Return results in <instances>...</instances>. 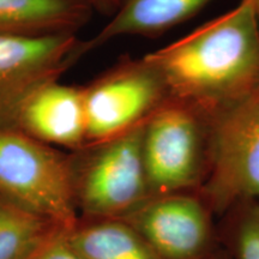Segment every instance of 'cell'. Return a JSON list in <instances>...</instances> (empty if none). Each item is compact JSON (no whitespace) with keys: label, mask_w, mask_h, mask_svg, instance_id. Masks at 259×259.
Masks as SVG:
<instances>
[{"label":"cell","mask_w":259,"mask_h":259,"mask_svg":"<svg viewBox=\"0 0 259 259\" xmlns=\"http://www.w3.org/2000/svg\"><path fill=\"white\" fill-rule=\"evenodd\" d=\"M170 99L216 112L259 84V22L254 0H240L168 46L144 56Z\"/></svg>","instance_id":"obj_1"},{"label":"cell","mask_w":259,"mask_h":259,"mask_svg":"<svg viewBox=\"0 0 259 259\" xmlns=\"http://www.w3.org/2000/svg\"><path fill=\"white\" fill-rule=\"evenodd\" d=\"M142 154L149 198L199 192L210 170V115L190 103L168 100L144 122Z\"/></svg>","instance_id":"obj_2"},{"label":"cell","mask_w":259,"mask_h":259,"mask_svg":"<svg viewBox=\"0 0 259 259\" xmlns=\"http://www.w3.org/2000/svg\"><path fill=\"white\" fill-rule=\"evenodd\" d=\"M143 125L70 153L79 218L124 219L149 198L142 154Z\"/></svg>","instance_id":"obj_3"},{"label":"cell","mask_w":259,"mask_h":259,"mask_svg":"<svg viewBox=\"0 0 259 259\" xmlns=\"http://www.w3.org/2000/svg\"><path fill=\"white\" fill-rule=\"evenodd\" d=\"M0 196L64 229L79 219L70 153L12 126L0 127Z\"/></svg>","instance_id":"obj_4"},{"label":"cell","mask_w":259,"mask_h":259,"mask_svg":"<svg viewBox=\"0 0 259 259\" xmlns=\"http://www.w3.org/2000/svg\"><path fill=\"white\" fill-rule=\"evenodd\" d=\"M209 115L210 170L198 193L220 219L235 204L259 202V84Z\"/></svg>","instance_id":"obj_5"},{"label":"cell","mask_w":259,"mask_h":259,"mask_svg":"<svg viewBox=\"0 0 259 259\" xmlns=\"http://www.w3.org/2000/svg\"><path fill=\"white\" fill-rule=\"evenodd\" d=\"M170 100L161 73L147 58H122L84 85L87 143L118 137Z\"/></svg>","instance_id":"obj_6"},{"label":"cell","mask_w":259,"mask_h":259,"mask_svg":"<svg viewBox=\"0 0 259 259\" xmlns=\"http://www.w3.org/2000/svg\"><path fill=\"white\" fill-rule=\"evenodd\" d=\"M216 216L198 192L150 197L124 218L161 259H206L220 247Z\"/></svg>","instance_id":"obj_7"},{"label":"cell","mask_w":259,"mask_h":259,"mask_svg":"<svg viewBox=\"0 0 259 259\" xmlns=\"http://www.w3.org/2000/svg\"><path fill=\"white\" fill-rule=\"evenodd\" d=\"M85 54L77 34H0V127L11 126L24 100Z\"/></svg>","instance_id":"obj_8"},{"label":"cell","mask_w":259,"mask_h":259,"mask_svg":"<svg viewBox=\"0 0 259 259\" xmlns=\"http://www.w3.org/2000/svg\"><path fill=\"white\" fill-rule=\"evenodd\" d=\"M11 126L67 153L78 150L87 143L84 85L45 84L19 106Z\"/></svg>","instance_id":"obj_9"},{"label":"cell","mask_w":259,"mask_h":259,"mask_svg":"<svg viewBox=\"0 0 259 259\" xmlns=\"http://www.w3.org/2000/svg\"><path fill=\"white\" fill-rule=\"evenodd\" d=\"M212 0H126L95 36L84 41V52L120 36H156L197 15Z\"/></svg>","instance_id":"obj_10"},{"label":"cell","mask_w":259,"mask_h":259,"mask_svg":"<svg viewBox=\"0 0 259 259\" xmlns=\"http://www.w3.org/2000/svg\"><path fill=\"white\" fill-rule=\"evenodd\" d=\"M92 12L87 0H0V34H77Z\"/></svg>","instance_id":"obj_11"},{"label":"cell","mask_w":259,"mask_h":259,"mask_svg":"<svg viewBox=\"0 0 259 259\" xmlns=\"http://www.w3.org/2000/svg\"><path fill=\"white\" fill-rule=\"evenodd\" d=\"M66 236L83 259H161L124 219L79 218Z\"/></svg>","instance_id":"obj_12"},{"label":"cell","mask_w":259,"mask_h":259,"mask_svg":"<svg viewBox=\"0 0 259 259\" xmlns=\"http://www.w3.org/2000/svg\"><path fill=\"white\" fill-rule=\"evenodd\" d=\"M64 229L0 196V259H29Z\"/></svg>","instance_id":"obj_13"},{"label":"cell","mask_w":259,"mask_h":259,"mask_svg":"<svg viewBox=\"0 0 259 259\" xmlns=\"http://www.w3.org/2000/svg\"><path fill=\"white\" fill-rule=\"evenodd\" d=\"M220 246L231 259H259V202L233 205L218 222Z\"/></svg>","instance_id":"obj_14"},{"label":"cell","mask_w":259,"mask_h":259,"mask_svg":"<svg viewBox=\"0 0 259 259\" xmlns=\"http://www.w3.org/2000/svg\"><path fill=\"white\" fill-rule=\"evenodd\" d=\"M29 259H83L67 240L66 229H60Z\"/></svg>","instance_id":"obj_15"},{"label":"cell","mask_w":259,"mask_h":259,"mask_svg":"<svg viewBox=\"0 0 259 259\" xmlns=\"http://www.w3.org/2000/svg\"><path fill=\"white\" fill-rule=\"evenodd\" d=\"M87 2L89 3L93 10H99V11L106 12V14L114 15L126 0H87Z\"/></svg>","instance_id":"obj_16"},{"label":"cell","mask_w":259,"mask_h":259,"mask_svg":"<svg viewBox=\"0 0 259 259\" xmlns=\"http://www.w3.org/2000/svg\"><path fill=\"white\" fill-rule=\"evenodd\" d=\"M206 259H231V258H229L228 253H227V252L223 250L221 246H220L218 250L213 252L212 254H210Z\"/></svg>","instance_id":"obj_17"},{"label":"cell","mask_w":259,"mask_h":259,"mask_svg":"<svg viewBox=\"0 0 259 259\" xmlns=\"http://www.w3.org/2000/svg\"><path fill=\"white\" fill-rule=\"evenodd\" d=\"M254 8H255V14H257V18L259 22V0H254Z\"/></svg>","instance_id":"obj_18"}]
</instances>
